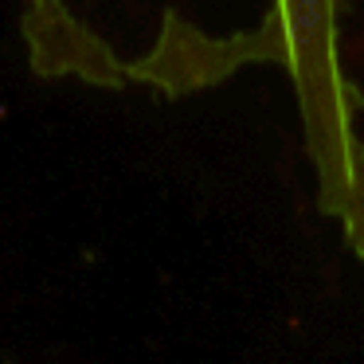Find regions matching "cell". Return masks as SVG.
I'll use <instances>...</instances> for the list:
<instances>
[{
  "label": "cell",
  "instance_id": "cell-1",
  "mask_svg": "<svg viewBox=\"0 0 364 364\" xmlns=\"http://www.w3.org/2000/svg\"><path fill=\"white\" fill-rule=\"evenodd\" d=\"M262 36L278 40L274 59L298 79L309 149L321 176V208L337 215L348 247L364 259V145L353 129V106L337 67L333 0H278V24L267 20Z\"/></svg>",
  "mask_w": 364,
  "mask_h": 364
},
{
  "label": "cell",
  "instance_id": "cell-2",
  "mask_svg": "<svg viewBox=\"0 0 364 364\" xmlns=\"http://www.w3.org/2000/svg\"><path fill=\"white\" fill-rule=\"evenodd\" d=\"M24 40L43 75H75L87 82H118V55L82 28L71 0H28Z\"/></svg>",
  "mask_w": 364,
  "mask_h": 364
}]
</instances>
